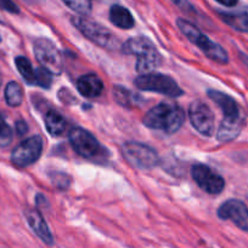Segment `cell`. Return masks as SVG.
<instances>
[{"label":"cell","mask_w":248,"mask_h":248,"mask_svg":"<svg viewBox=\"0 0 248 248\" xmlns=\"http://www.w3.org/2000/svg\"><path fill=\"white\" fill-rule=\"evenodd\" d=\"M184 120V110L177 104L164 102L150 109L143 116L142 123L146 127L172 135L181 127Z\"/></svg>","instance_id":"6da1fadb"},{"label":"cell","mask_w":248,"mask_h":248,"mask_svg":"<svg viewBox=\"0 0 248 248\" xmlns=\"http://www.w3.org/2000/svg\"><path fill=\"white\" fill-rule=\"evenodd\" d=\"M124 55H134L138 57L136 61V70L138 73L148 74L159 67L162 63V57L157 51L152 41L146 36H136L126 40L121 47Z\"/></svg>","instance_id":"7a4b0ae2"},{"label":"cell","mask_w":248,"mask_h":248,"mask_svg":"<svg viewBox=\"0 0 248 248\" xmlns=\"http://www.w3.org/2000/svg\"><path fill=\"white\" fill-rule=\"evenodd\" d=\"M177 28L182 34L197 46L209 60L214 61L220 64H226L229 62L228 52L221 47L219 44L214 43L207 35H204L195 24L186 21L184 18H179L177 21Z\"/></svg>","instance_id":"3957f363"},{"label":"cell","mask_w":248,"mask_h":248,"mask_svg":"<svg viewBox=\"0 0 248 248\" xmlns=\"http://www.w3.org/2000/svg\"><path fill=\"white\" fill-rule=\"evenodd\" d=\"M68 138H70V143L74 152L84 159L100 161L108 156V152L106 150V148L102 147L101 143L89 131L84 130V128H72Z\"/></svg>","instance_id":"277c9868"},{"label":"cell","mask_w":248,"mask_h":248,"mask_svg":"<svg viewBox=\"0 0 248 248\" xmlns=\"http://www.w3.org/2000/svg\"><path fill=\"white\" fill-rule=\"evenodd\" d=\"M73 26L85 36L96 45L106 48L118 47V39L109 29L104 27L97 22L91 21L84 16H74L71 18Z\"/></svg>","instance_id":"5b68a950"},{"label":"cell","mask_w":248,"mask_h":248,"mask_svg":"<svg viewBox=\"0 0 248 248\" xmlns=\"http://www.w3.org/2000/svg\"><path fill=\"white\" fill-rule=\"evenodd\" d=\"M135 85L141 91L157 92L168 97H179L184 92L173 78L160 73L142 74L135 79Z\"/></svg>","instance_id":"8992f818"},{"label":"cell","mask_w":248,"mask_h":248,"mask_svg":"<svg viewBox=\"0 0 248 248\" xmlns=\"http://www.w3.org/2000/svg\"><path fill=\"white\" fill-rule=\"evenodd\" d=\"M123 155L126 161L139 170L155 169L159 164V156L153 148L139 142H125Z\"/></svg>","instance_id":"52a82bcc"},{"label":"cell","mask_w":248,"mask_h":248,"mask_svg":"<svg viewBox=\"0 0 248 248\" xmlns=\"http://www.w3.org/2000/svg\"><path fill=\"white\" fill-rule=\"evenodd\" d=\"M34 55L41 68L50 74L56 75L62 72V55L55 44L46 38H39L34 41Z\"/></svg>","instance_id":"ba28073f"},{"label":"cell","mask_w":248,"mask_h":248,"mask_svg":"<svg viewBox=\"0 0 248 248\" xmlns=\"http://www.w3.org/2000/svg\"><path fill=\"white\" fill-rule=\"evenodd\" d=\"M43 152V140L40 136H33L22 140L11 153V162L16 167L24 169L33 165Z\"/></svg>","instance_id":"9c48e42d"},{"label":"cell","mask_w":248,"mask_h":248,"mask_svg":"<svg viewBox=\"0 0 248 248\" xmlns=\"http://www.w3.org/2000/svg\"><path fill=\"white\" fill-rule=\"evenodd\" d=\"M191 176L202 190L212 195H218L225 188V181L223 177L203 164L192 166Z\"/></svg>","instance_id":"30bf717a"},{"label":"cell","mask_w":248,"mask_h":248,"mask_svg":"<svg viewBox=\"0 0 248 248\" xmlns=\"http://www.w3.org/2000/svg\"><path fill=\"white\" fill-rule=\"evenodd\" d=\"M189 115L192 126H194L197 132L207 136V137L213 135L214 115L213 111L209 109V107L206 103L201 101L192 102L190 104Z\"/></svg>","instance_id":"8fae6325"},{"label":"cell","mask_w":248,"mask_h":248,"mask_svg":"<svg viewBox=\"0 0 248 248\" xmlns=\"http://www.w3.org/2000/svg\"><path fill=\"white\" fill-rule=\"evenodd\" d=\"M219 218L231 220L237 228L248 232V207L241 200H228L218 208Z\"/></svg>","instance_id":"7c38bea8"},{"label":"cell","mask_w":248,"mask_h":248,"mask_svg":"<svg viewBox=\"0 0 248 248\" xmlns=\"http://www.w3.org/2000/svg\"><path fill=\"white\" fill-rule=\"evenodd\" d=\"M26 216L27 223H28L29 228L33 230L34 234L48 246H53V236L50 232V228L46 224L45 219L41 216V213L38 210H28L24 213Z\"/></svg>","instance_id":"4fadbf2b"},{"label":"cell","mask_w":248,"mask_h":248,"mask_svg":"<svg viewBox=\"0 0 248 248\" xmlns=\"http://www.w3.org/2000/svg\"><path fill=\"white\" fill-rule=\"evenodd\" d=\"M208 96L212 101L215 102L220 109L223 110L224 119H230V120H236V119L242 118L238 104L236 103L235 99L230 97L229 94L223 93L216 90H209Z\"/></svg>","instance_id":"5bb4252c"},{"label":"cell","mask_w":248,"mask_h":248,"mask_svg":"<svg viewBox=\"0 0 248 248\" xmlns=\"http://www.w3.org/2000/svg\"><path fill=\"white\" fill-rule=\"evenodd\" d=\"M77 89L87 98H96L104 91V82L97 75L85 74L77 80Z\"/></svg>","instance_id":"9a60e30c"},{"label":"cell","mask_w":248,"mask_h":248,"mask_svg":"<svg viewBox=\"0 0 248 248\" xmlns=\"http://www.w3.org/2000/svg\"><path fill=\"white\" fill-rule=\"evenodd\" d=\"M219 17L225 24L242 33H248V6L235 11H218Z\"/></svg>","instance_id":"2e32d148"},{"label":"cell","mask_w":248,"mask_h":248,"mask_svg":"<svg viewBox=\"0 0 248 248\" xmlns=\"http://www.w3.org/2000/svg\"><path fill=\"white\" fill-rule=\"evenodd\" d=\"M243 127V118L236 119V120H230V119H224L219 126L216 138L219 142H230L233 140Z\"/></svg>","instance_id":"e0dca14e"},{"label":"cell","mask_w":248,"mask_h":248,"mask_svg":"<svg viewBox=\"0 0 248 248\" xmlns=\"http://www.w3.org/2000/svg\"><path fill=\"white\" fill-rule=\"evenodd\" d=\"M109 21L121 29H130L135 24L130 11L126 7L117 4L112 5L111 9H109Z\"/></svg>","instance_id":"ac0fdd59"},{"label":"cell","mask_w":248,"mask_h":248,"mask_svg":"<svg viewBox=\"0 0 248 248\" xmlns=\"http://www.w3.org/2000/svg\"><path fill=\"white\" fill-rule=\"evenodd\" d=\"M66 126H67L66 119L58 111L50 109L45 114V128L53 137L62 135L63 131L66 130Z\"/></svg>","instance_id":"d6986e66"},{"label":"cell","mask_w":248,"mask_h":248,"mask_svg":"<svg viewBox=\"0 0 248 248\" xmlns=\"http://www.w3.org/2000/svg\"><path fill=\"white\" fill-rule=\"evenodd\" d=\"M15 64L24 81L31 85H36V70L33 69V65L29 62V60H27L23 56H18L15 58Z\"/></svg>","instance_id":"ffe728a7"},{"label":"cell","mask_w":248,"mask_h":248,"mask_svg":"<svg viewBox=\"0 0 248 248\" xmlns=\"http://www.w3.org/2000/svg\"><path fill=\"white\" fill-rule=\"evenodd\" d=\"M5 101L10 107H19L23 101V90L16 81H10L5 87Z\"/></svg>","instance_id":"44dd1931"},{"label":"cell","mask_w":248,"mask_h":248,"mask_svg":"<svg viewBox=\"0 0 248 248\" xmlns=\"http://www.w3.org/2000/svg\"><path fill=\"white\" fill-rule=\"evenodd\" d=\"M135 94L131 93L129 90L124 89V87L119 86V85H117V86L113 87V97L114 99H116L117 103H119L121 106L123 107H129L131 106V104L135 102Z\"/></svg>","instance_id":"7402d4cb"},{"label":"cell","mask_w":248,"mask_h":248,"mask_svg":"<svg viewBox=\"0 0 248 248\" xmlns=\"http://www.w3.org/2000/svg\"><path fill=\"white\" fill-rule=\"evenodd\" d=\"M66 6L70 7L77 14L85 16L91 12V1L90 0H62Z\"/></svg>","instance_id":"603a6c76"},{"label":"cell","mask_w":248,"mask_h":248,"mask_svg":"<svg viewBox=\"0 0 248 248\" xmlns=\"http://www.w3.org/2000/svg\"><path fill=\"white\" fill-rule=\"evenodd\" d=\"M12 142V130L0 113V148H5Z\"/></svg>","instance_id":"cb8c5ba5"},{"label":"cell","mask_w":248,"mask_h":248,"mask_svg":"<svg viewBox=\"0 0 248 248\" xmlns=\"http://www.w3.org/2000/svg\"><path fill=\"white\" fill-rule=\"evenodd\" d=\"M50 179L53 186H56L57 189H61V190L68 189V186L71 184L70 176L67 173H65V172H51Z\"/></svg>","instance_id":"d4e9b609"},{"label":"cell","mask_w":248,"mask_h":248,"mask_svg":"<svg viewBox=\"0 0 248 248\" xmlns=\"http://www.w3.org/2000/svg\"><path fill=\"white\" fill-rule=\"evenodd\" d=\"M170 1H172L175 6L179 7L181 11H184L185 14H187V15L197 14L196 10H195V7L192 6V4L189 1V0H170Z\"/></svg>","instance_id":"484cf974"},{"label":"cell","mask_w":248,"mask_h":248,"mask_svg":"<svg viewBox=\"0 0 248 248\" xmlns=\"http://www.w3.org/2000/svg\"><path fill=\"white\" fill-rule=\"evenodd\" d=\"M0 9L10 12V14H18L19 9L12 0H0Z\"/></svg>","instance_id":"4316f807"},{"label":"cell","mask_w":248,"mask_h":248,"mask_svg":"<svg viewBox=\"0 0 248 248\" xmlns=\"http://www.w3.org/2000/svg\"><path fill=\"white\" fill-rule=\"evenodd\" d=\"M27 131H28V126H27V124L24 123L23 120H18L16 123V132L17 135L19 136H23L26 135Z\"/></svg>","instance_id":"83f0119b"},{"label":"cell","mask_w":248,"mask_h":248,"mask_svg":"<svg viewBox=\"0 0 248 248\" xmlns=\"http://www.w3.org/2000/svg\"><path fill=\"white\" fill-rule=\"evenodd\" d=\"M216 2H219V4L224 5V6L226 7H233L237 5L238 0H215Z\"/></svg>","instance_id":"f1b7e54d"},{"label":"cell","mask_w":248,"mask_h":248,"mask_svg":"<svg viewBox=\"0 0 248 248\" xmlns=\"http://www.w3.org/2000/svg\"><path fill=\"white\" fill-rule=\"evenodd\" d=\"M1 85H2V78H1V74H0V89H1Z\"/></svg>","instance_id":"f546056e"},{"label":"cell","mask_w":248,"mask_h":248,"mask_svg":"<svg viewBox=\"0 0 248 248\" xmlns=\"http://www.w3.org/2000/svg\"><path fill=\"white\" fill-rule=\"evenodd\" d=\"M24 1H28V2H35L36 0H24Z\"/></svg>","instance_id":"4dcf8cb0"},{"label":"cell","mask_w":248,"mask_h":248,"mask_svg":"<svg viewBox=\"0 0 248 248\" xmlns=\"http://www.w3.org/2000/svg\"><path fill=\"white\" fill-rule=\"evenodd\" d=\"M0 43H1V36H0Z\"/></svg>","instance_id":"1f68e13d"}]
</instances>
